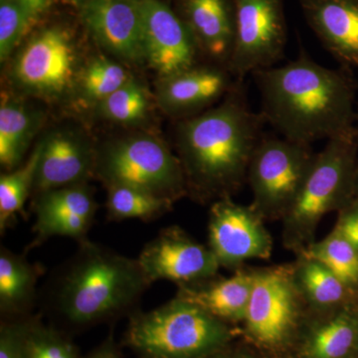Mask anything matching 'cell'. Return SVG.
I'll use <instances>...</instances> for the list:
<instances>
[{"instance_id":"obj_14","label":"cell","mask_w":358,"mask_h":358,"mask_svg":"<svg viewBox=\"0 0 358 358\" xmlns=\"http://www.w3.org/2000/svg\"><path fill=\"white\" fill-rule=\"evenodd\" d=\"M35 196V237L27 249L36 248L52 237H69L78 243L88 239L98 209L88 183L56 188Z\"/></svg>"},{"instance_id":"obj_22","label":"cell","mask_w":358,"mask_h":358,"mask_svg":"<svg viewBox=\"0 0 358 358\" xmlns=\"http://www.w3.org/2000/svg\"><path fill=\"white\" fill-rule=\"evenodd\" d=\"M42 268L25 256L0 249V313L3 320L30 315Z\"/></svg>"},{"instance_id":"obj_30","label":"cell","mask_w":358,"mask_h":358,"mask_svg":"<svg viewBox=\"0 0 358 358\" xmlns=\"http://www.w3.org/2000/svg\"><path fill=\"white\" fill-rule=\"evenodd\" d=\"M41 13L25 0H0V60L6 62Z\"/></svg>"},{"instance_id":"obj_2","label":"cell","mask_w":358,"mask_h":358,"mask_svg":"<svg viewBox=\"0 0 358 358\" xmlns=\"http://www.w3.org/2000/svg\"><path fill=\"white\" fill-rule=\"evenodd\" d=\"M244 87L239 80L217 107L178 124V159L187 194L197 201L231 197L247 181L266 122L250 109Z\"/></svg>"},{"instance_id":"obj_19","label":"cell","mask_w":358,"mask_h":358,"mask_svg":"<svg viewBox=\"0 0 358 358\" xmlns=\"http://www.w3.org/2000/svg\"><path fill=\"white\" fill-rule=\"evenodd\" d=\"M308 26L343 67L358 68V0H300Z\"/></svg>"},{"instance_id":"obj_11","label":"cell","mask_w":358,"mask_h":358,"mask_svg":"<svg viewBox=\"0 0 358 358\" xmlns=\"http://www.w3.org/2000/svg\"><path fill=\"white\" fill-rule=\"evenodd\" d=\"M208 243L220 267L235 271L249 260H268L273 252L265 219L251 205L238 204L231 197L211 205Z\"/></svg>"},{"instance_id":"obj_17","label":"cell","mask_w":358,"mask_h":358,"mask_svg":"<svg viewBox=\"0 0 358 358\" xmlns=\"http://www.w3.org/2000/svg\"><path fill=\"white\" fill-rule=\"evenodd\" d=\"M39 143L41 152L33 194L88 183L95 176L96 150L83 136L57 131Z\"/></svg>"},{"instance_id":"obj_33","label":"cell","mask_w":358,"mask_h":358,"mask_svg":"<svg viewBox=\"0 0 358 358\" xmlns=\"http://www.w3.org/2000/svg\"><path fill=\"white\" fill-rule=\"evenodd\" d=\"M334 230L358 249V199H355L338 212Z\"/></svg>"},{"instance_id":"obj_5","label":"cell","mask_w":358,"mask_h":358,"mask_svg":"<svg viewBox=\"0 0 358 358\" xmlns=\"http://www.w3.org/2000/svg\"><path fill=\"white\" fill-rule=\"evenodd\" d=\"M358 128L327 140L315 154L300 192L282 219L285 248L301 253L315 241L320 221L355 199Z\"/></svg>"},{"instance_id":"obj_40","label":"cell","mask_w":358,"mask_h":358,"mask_svg":"<svg viewBox=\"0 0 358 358\" xmlns=\"http://www.w3.org/2000/svg\"><path fill=\"white\" fill-rule=\"evenodd\" d=\"M357 358H358V357H357Z\"/></svg>"},{"instance_id":"obj_37","label":"cell","mask_w":358,"mask_h":358,"mask_svg":"<svg viewBox=\"0 0 358 358\" xmlns=\"http://www.w3.org/2000/svg\"><path fill=\"white\" fill-rule=\"evenodd\" d=\"M355 199H358V162H357V173H355Z\"/></svg>"},{"instance_id":"obj_24","label":"cell","mask_w":358,"mask_h":358,"mask_svg":"<svg viewBox=\"0 0 358 358\" xmlns=\"http://www.w3.org/2000/svg\"><path fill=\"white\" fill-rule=\"evenodd\" d=\"M42 115L17 99L2 96L0 106V164L11 171L20 166Z\"/></svg>"},{"instance_id":"obj_29","label":"cell","mask_w":358,"mask_h":358,"mask_svg":"<svg viewBox=\"0 0 358 358\" xmlns=\"http://www.w3.org/2000/svg\"><path fill=\"white\" fill-rule=\"evenodd\" d=\"M106 120L117 124H138L148 119L150 102L147 91L134 78L96 106Z\"/></svg>"},{"instance_id":"obj_3","label":"cell","mask_w":358,"mask_h":358,"mask_svg":"<svg viewBox=\"0 0 358 358\" xmlns=\"http://www.w3.org/2000/svg\"><path fill=\"white\" fill-rule=\"evenodd\" d=\"M150 285L138 259L86 239L52 282L49 305L68 326L91 327L129 317Z\"/></svg>"},{"instance_id":"obj_7","label":"cell","mask_w":358,"mask_h":358,"mask_svg":"<svg viewBox=\"0 0 358 358\" xmlns=\"http://www.w3.org/2000/svg\"><path fill=\"white\" fill-rule=\"evenodd\" d=\"M105 185H127L176 202L187 195L178 157L159 136L136 134L96 150V173Z\"/></svg>"},{"instance_id":"obj_38","label":"cell","mask_w":358,"mask_h":358,"mask_svg":"<svg viewBox=\"0 0 358 358\" xmlns=\"http://www.w3.org/2000/svg\"><path fill=\"white\" fill-rule=\"evenodd\" d=\"M69 1L72 2V3L75 4L77 7H79L85 3V2L88 1V0H69Z\"/></svg>"},{"instance_id":"obj_15","label":"cell","mask_w":358,"mask_h":358,"mask_svg":"<svg viewBox=\"0 0 358 358\" xmlns=\"http://www.w3.org/2000/svg\"><path fill=\"white\" fill-rule=\"evenodd\" d=\"M78 8L102 48L126 62H145L138 0H88Z\"/></svg>"},{"instance_id":"obj_6","label":"cell","mask_w":358,"mask_h":358,"mask_svg":"<svg viewBox=\"0 0 358 358\" xmlns=\"http://www.w3.org/2000/svg\"><path fill=\"white\" fill-rule=\"evenodd\" d=\"M307 313L292 264L254 268L241 338L265 358H292Z\"/></svg>"},{"instance_id":"obj_28","label":"cell","mask_w":358,"mask_h":358,"mask_svg":"<svg viewBox=\"0 0 358 358\" xmlns=\"http://www.w3.org/2000/svg\"><path fill=\"white\" fill-rule=\"evenodd\" d=\"M131 78L128 71L115 61L98 57L80 71L75 87L84 103L96 107Z\"/></svg>"},{"instance_id":"obj_12","label":"cell","mask_w":358,"mask_h":358,"mask_svg":"<svg viewBox=\"0 0 358 358\" xmlns=\"http://www.w3.org/2000/svg\"><path fill=\"white\" fill-rule=\"evenodd\" d=\"M150 282L169 281L178 286L195 284L218 275L217 259L178 226L164 228L141 250L138 258Z\"/></svg>"},{"instance_id":"obj_18","label":"cell","mask_w":358,"mask_h":358,"mask_svg":"<svg viewBox=\"0 0 358 358\" xmlns=\"http://www.w3.org/2000/svg\"><path fill=\"white\" fill-rule=\"evenodd\" d=\"M358 300L327 312H308L292 358H357Z\"/></svg>"},{"instance_id":"obj_16","label":"cell","mask_w":358,"mask_h":358,"mask_svg":"<svg viewBox=\"0 0 358 358\" xmlns=\"http://www.w3.org/2000/svg\"><path fill=\"white\" fill-rule=\"evenodd\" d=\"M238 81L225 66L196 64L160 78L157 102L167 114L187 119L227 96Z\"/></svg>"},{"instance_id":"obj_9","label":"cell","mask_w":358,"mask_h":358,"mask_svg":"<svg viewBox=\"0 0 358 358\" xmlns=\"http://www.w3.org/2000/svg\"><path fill=\"white\" fill-rule=\"evenodd\" d=\"M79 57L73 35L54 25L37 32L14 59V83L31 95L58 99L76 86Z\"/></svg>"},{"instance_id":"obj_32","label":"cell","mask_w":358,"mask_h":358,"mask_svg":"<svg viewBox=\"0 0 358 358\" xmlns=\"http://www.w3.org/2000/svg\"><path fill=\"white\" fill-rule=\"evenodd\" d=\"M33 317L3 320L0 327V358H25L26 341Z\"/></svg>"},{"instance_id":"obj_25","label":"cell","mask_w":358,"mask_h":358,"mask_svg":"<svg viewBox=\"0 0 358 358\" xmlns=\"http://www.w3.org/2000/svg\"><path fill=\"white\" fill-rule=\"evenodd\" d=\"M107 217L110 221H152L171 211L173 201L127 185L108 186Z\"/></svg>"},{"instance_id":"obj_39","label":"cell","mask_w":358,"mask_h":358,"mask_svg":"<svg viewBox=\"0 0 358 358\" xmlns=\"http://www.w3.org/2000/svg\"><path fill=\"white\" fill-rule=\"evenodd\" d=\"M357 122H358V110L357 112Z\"/></svg>"},{"instance_id":"obj_4","label":"cell","mask_w":358,"mask_h":358,"mask_svg":"<svg viewBox=\"0 0 358 358\" xmlns=\"http://www.w3.org/2000/svg\"><path fill=\"white\" fill-rule=\"evenodd\" d=\"M238 338L239 327L176 296L150 312L131 313L124 345L138 358H204Z\"/></svg>"},{"instance_id":"obj_35","label":"cell","mask_w":358,"mask_h":358,"mask_svg":"<svg viewBox=\"0 0 358 358\" xmlns=\"http://www.w3.org/2000/svg\"><path fill=\"white\" fill-rule=\"evenodd\" d=\"M82 358H122L119 348L114 341L113 336H110L103 341L93 352Z\"/></svg>"},{"instance_id":"obj_27","label":"cell","mask_w":358,"mask_h":358,"mask_svg":"<svg viewBox=\"0 0 358 358\" xmlns=\"http://www.w3.org/2000/svg\"><path fill=\"white\" fill-rule=\"evenodd\" d=\"M301 253L322 264L348 288L358 293V249L336 230Z\"/></svg>"},{"instance_id":"obj_8","label":"cell","mask_w":358,"mask_h":358,"mask_svg":"<svg viewBox=\"0 0 358 358\" xmlns=\"http://www.w3.org/2000/svg\"><path fill=\"white\" fill-rule=\"evenodd\" d=\"M315 154L310 145L262 136L250 162L251 206L264 219L282 220L294 203Z\"/></svg>"},{"instance_id":"obj_13","label":"cell","mask_w":358,"mask_h":358,"mask_svg":"<svg viewBox=\"0 0 358 358\" xmlns=\"http://www.w3.org/2000/svg\"><path fill=\"white\" fill-rule=\"evenodd\" d=\"M145 62L166 77L196 65L200 53L185 21L160 0H138Z\"/></svg>"},{"instance_id":"obj_21","label":"cell","mask_w":358,"mask_h":358,"mask_svg":"<svg viewBox=\"0 0 358 358\" xmlns=\"http://www.w3.org/2000/svg\"><path fill=\"white\" fill-rule=\"evenodd\" d=\"M254 284V268H241L228 278L217 275L179 286L176 296L203 308L216 319L240 327L246 315Z\"/></svg>"},{"instance_id":"obj_34","label":"cell","mask_w":358,"mask_h":358,"mask_svg":"<svg viewBox=\"0 0 358 358\" xmlns=\"http://www.w3.org/2000/svg\"><path fill=\"white\" fill-rule=\"evenodd\" d=\"M204 358H265L261 353L254 350L252 346L247 345L245 341L242 343H230L229 345L221 348L217 352L211 353Z\"/></svg>"},{"instance_id":"obj_31","label":"cell","mask_w":358,"mask_h":358,"mask_svg":"<svg viewBox=\"0 0 358 358\" xmlns=\"http://www.w3.org/2000/svg\"><path fill=\"white\" fill-rule=\"evenodd\" d=\"M25 358H82L67 334L33 317L26 341Z\"/></svg>"},{"instance_id":"obj_36","label":"cell","mask_w":358,"mask_h":358,"mask_svg":"<svg viewBox=\"0 0 358 358\" xmlns=\"http://www.w3.org/2000/svg\"><path fill=\"white\" fill-rule=\"evenodd\" d=\"M34 6L40 13L43 14L46 9L50 6L52 0H25Z\"/></svg>"},{"instance_id":"obj_1","label":"cell","mask_w":358,"mask_h":358,"mask_svg":"<svg viewBox=\"0 0 358 358\" xmlns=\"http://www.w3.org/2000/svg\"><path fill=\"white\" fill-rule=\"evenodd\" d=\"M266 122L284 138L312 145L355 129L357 85L350 69H329L306 54L256 71Z\"/></svg>"},{"instance_id":"obj_10","label":"cell","mask_w":358,"mask_h":358,"mask_svg":"<svg viewBox=\"0 0 358 358\" xmlns=\"http://www.w3.org/2000/svg\"><path fill=\"white\" fill-rule=\"evenodd\" d=\"M235 42L228 69L238 80L273 67L284 57V0H233Z\"/></svg>"},{"instance_id":"obj_26","label":"cell","mask_w":358,"mask_h":358,"mask_svg":"<svg viewBox=\"0 0 358 358\" xmlns=\"http://www.w3.org/2000/svg\"><path fill=\"white\" fill-rule=\"evenodd\" d=\"M40 143L24 164L0 176V230L6 232L15 221L16 215L23 210L26 200L34 189L38 167Z\"/></svg>"},{"instance_id":"obj_23","label":"cell","mask_w":358,"mask_h":358,"mask_svg":"<svg viewBox=\"0 0 358 358\" xmlns=\"http://www.w3.org/2000/svg\"><path fill=\"white\" fill-rule=\"evenodd\" d=\"M292 267L308 312H327L358 300L357 292L348 288L329 268L306 254H298Z\"/></svg>"},{"instance_id":"obj_20","label":"cell","mask_w":358,"mask_h":358,"mask_svg":"<svg viewBox=\"0 0 358 358\" xmlns=\"http://www.w3.org/2000/svg\"><path fill=\"white\" fill-rule=\"evenodd\" d=\"M178 14L200 53L228 68L235 42L233 0H180Z\"/></svg>"}]
</instances>
